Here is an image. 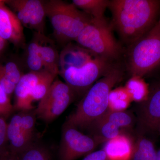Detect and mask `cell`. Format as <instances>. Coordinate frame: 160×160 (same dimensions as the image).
Masks as SVG:
<instances>
[{
    "label": "cell",
    "mask_w": 160,
    "mask_h": 160,
    "mask_svg": "<svg viewBox=\"0 0 160 160\" xmlns=\"http://www.w3.org/2000/svg\"><path fill=\"white\" fill-rule=\"evenodd\" d=\"M75 41L97 56L109 62L117 58L121 52L119 45L106 19L92 18Z\"/></svg>",
    "instance_id": "obj_5"
},
{
    "label": "cell",
    "mask_w": 160,
    "mask_h": 160,
    "mask_svg": "<svg viewBox=\"0 0 160 160\" xmlns=\"http://www.w3.org/2000/svg\"><path fill=\"white\" fill-rule=\"evenodd\" d=\"M158 131L160 133V124L159 125L158 127Z\"/></svg>",
    "instance_id": "obj_33"
},
{
    "label": "cell",
    "mask_w": 160,
    "mask_h": 160,
    "mask_svg": "<svg viewBox=\"0 0 160 160\" xmlns=\"http://www.w3.org/2000/svg\"><path fill=\"white\" fill-rule=\"evenodd\" d=\"M46 70L41 72L30 71L23 74L16 86L14 90L15 102L14 110L29 111L34 107L30 104L29 98L33 88L47 72Z\"/></svg>",
    "instance_id": "obj_10"
},
{
    "label": "cell",
    "mask_w": 160,
    "mask_h": 160,
    "mask_svg": "<svg viewBox=\"0 0 160 160\" xmlns=\"http://www.w3.org/2000/svg\"><path fill=\"white\" fill-rule=\"evenodd\" d=\"M0 86L6 94L10 97L14 92L16 85L7 79L0 69Z\"/></svg>",
    "instance_id": "obj_28"
},
{
    "label": "cell",
    "mask_w": 160,
    "mask_h": 160,
    "mask_svg": "<svg viewBox=\"0 0 160 160\" xmlns=\"http://www.w3.org/2000/svg\"><path fill=\"white\" fill-rule=\"evenodd\" d=\"M101 118L113 123L121 130L131 129L135 122L133 115L126 111H107Z\"/></svg>",
    "instance_id": "obj_23"
},
{
    "label": "cell",
    "mask_w": 160,
    "mask_h": 160,
    "mask_svg": "<svg viewBox=\"0 0 160 160\" xmlns=\"http://www.w3.org/2000/svg\"><path fill=\"white\" fill-rule=\"evenodd\" d=\"M75 96L67 84L56 78L35 109L37 117L45 123L52 122L66 110Z\"/></svg>",
    "instance_id": "obj_6"
},
{
    "label": "cell",
    "mask_w": 160,
    "mask_h": 160,
    "mask_svg": "<svg viewBox=\"0 0 160 160\" xmlns=\"http://www.w3.org/2000/svg\"><path fill=\"white\" fill-rule=\"evenodd\" d=\"M97 57L79 45L68 44L60 54L59 72L68 68H80Z\"/></svg>",
    "instance_id": "obj_13"
},
{
    "label": "cell",
    "mask_w": 160,
    "mask_h": 160,
    "mask_svg": "<svg viewBox=\"0 0 160 160\" xmlns=\"http://www.w3.org/2000/svg\"><path fill=\"white\" fill-rule=\"evenodd\" d=\"M5 40L0 37V51L4 48L5 46Z\"/></svg>",
    "instance_id": "obj_31"
},
{
    "label": "cell",
    "mask_w": 160,
    "mask_h": 160,
    "mask_svg": "<svg viewBox=\"0 0 160 160\" xmlns=\"http://www.w3.org/2000/svg\"><path fill=\"white\" fill-rule=\"evenodd\" d=\"M109 1L107 0H73L72 3L78 9L97 20L105 19L104 13L108 7Z\"/></svg>",
    "instance_id": "obj_18"
},
{
    "label": "cell",
    "mask_w": 160,
    "mask_h": 160,
    "mask_svg": "<svg viewBox=\"0 0 160 160\" xmlns=\"http://www.w3.org/2000/svg\"><path fill=\"white\" fill-rule=\"evenodd\" d=\"M132 102L125 86L112 89L109 95L108 111H125Z\"/></svg>",
    "instance_id": "obj_21"
},
{
    "label": "cell",
    "mask_w": 160,
    "mask_h": 160,
    "mask_svg": "<svg viewBox=\"0 0 160 160\" xmlns=\"http://www.w3.org/2000/svg\"><path fill=\"white\" fill-rule=\"evenodd\" d=\"M0 160H18V158L16 156L12 154L8 149L0 154Z\"/></svg>",
    "instance_id": "obj_30"
},
{
    "label": "cell",
    "mask_w": 160,
    "mask_h": 160,
    "mask_svg": "<svg viewBox=\"0 0 160 160\" xmlns=\"http://www.w3.org/2000/svg\"><path fill=\"white\" fill-rule=\"evenodd\" d=\"M0 69L7 79L16 86L22 76L17 66L12 62L7 63L4 67H0Z\"/></svg>",
    "instance_id": "obj_25"
},
{
    "label": "cell",
    "mask_w": 160,
    "mask_h": 160,
    "mask_svg": "<svg viewBox=\"0 0 160 160\" xmlns=\"http://www.w3.org/2000/svg\"><path fill=\"white\" fill-rule=\"evenodd\" d=\"M134 143L125 132L106 142L103 149L109 160H132Z\"/></svg>",
    "instance_id": "obj_14"
},
{
    "label": "cell",
    "mask_w": 160,
    "mask_h": 160,
    "mask_svg": "<svg viewBox=\"0 0 160 160\" xmlns=\"http://www.w3.org/2000/svg\"><path fill=\"white\" fill-rule=\"evenodd\" d=\"M123 72L112 66L104 76L87 91L74 112L69 115L65 124L79 129H86L92 122L108 110L110 91L123 77Z\"/></svg>",
    "instance_id": "obj_2"
},
{
    "label": "cell",
    "mask_w": 160,
    "mask_h": 160,
    "mask_svg": "<svg viewBox=\"0 0 160 160\" xmlns=\"http://www.w3.org/2000/svg\"><path fill=\"white\" fill-rule=\"evenodd\" d=\"M110 62L97 57L80 68H68L59 74L75 94H85L97 80L112 68Z\"/></svg>",
    "instance_id": "obj_7"
},
{
    "label": "cell",
    "mask_w": 160,
    "mask_h": 160,
    "mask_svg": "<svg viewBox=\"0 0 160 160\" xmlns=\"http://www.w3.org/2000/svg\"><path fill=\"white\" fill-rule=\"evenodd\" d=\"M16 156L18 160H53L49 149L34 142Z\"/></svg>",
    "instance_id": "obj_22"
},
{
    "label": "cell",
    "mask_w": 160,
    "mask_h": 160,
    "mask_svg": "<svg viewBox=\"0 0 160 160\" xmlns=\"http://www.w3.org/2000/svg\"><path fill=\"white\" fill-rule=\"evenodd\" d=\"M108 7L121 38L131 45L151 30L160 11L158 0H112Z\"/></svg>",
    "instance_id": "obj_1"
},
{
    "label": "cell",
    "mask_w": 160,
    "mask_h": 160,
    "mask_svg": "<svg viewBox=\"0 0 160 160\" xmlns=\"http://www.w3.org/2000/svg\"><path fill=\"white\" fill-rule=\"evenodd\" d=\"M57 75L47 72L32 91L29 100L30 104L34 101H40L47 93Z\"/></svg>",
    "instance_id": "obj_24"
},
{
    "label": "cell",
    "mask_w": 160,
    "mask_h": 160,
    "mask_svg": "<svg viewBox=\"0 0 160 160\" xmlns=\"http://www.w3.org/2000/svg\"><path fill=\"white\" fill-rule=\"evenodd\" d=\"M41 34L36 32L27 49V65L31 71L41 72L46 70L40 51Z\"/></svg>",
    "instance_id": "obj_20"
},
{
    "label": "cell",
    "mask_w": 160,
    "mask_h": 160,
    "mask_svg": "<svg viewBox=\"0 0 160 160\" xmlns=\"http://www.w3.org/2000/svg\"><path fill=\"white\" fill-rule=\"evenodd\" d=\"M155 160H160V149L156 152Z\"/></svg>",
    "instance_id": "obj_32"
},
{
    "label": "cell",
    "mask_w": 160,
    "mask_h": 160,
    "mask_svg": "<svg viewBox=\"0 0 160 160\" xmlns=\"http://www.w3.org/2000/svg\"><path fill=\"white\" fill-rule=\"evenodd\" d=\"M156 152L151 140L139 132L134 143L132 160H155Z\"/></svg>",
    "instance_id": "obj_19"
},
{
    "label": "cell",
    "mask_w": 160,
    "mask_h": 160,
    "mask_svg": "<svg viewBox=\"0 0 160 160\" xmlns=\"http://www.w3.org/2000/svg\"><path fill=\"white\" fill-rule=\"evenodd\" d=\"M40 51L45 70L58 75L60 54L53 43L44 34H41Z\"/></svg>",
    "instance_id": "obj_16"
},
{
    "label": "cell",
    "mask_w": 160,
    "mask_h": 160,
    "mask_svg": "<svg viewBox=\"0 0 160 160\" xmlns=\"http://www.w3.org/2000/svg\"><path fill=\"white\" fill-rule=\"evenodd\" d=\"M7 126L6 119L0 117V154L8 149Z\"/></svg>",
    "instance_id": "obj_27"
},
{
    "label": "cell",
    "mask_w": 160,
    "mask_h": 160,
    "mask_svg": "<svg viewBox=\"0 0 160 160\" xmlns=\"http://www.w3.org/2000/svg\"><path fill=\"white\" fill-rule=\"evenodd\" d=\"M0 37L14 44L24 42L23 26L12 12L0 4Z\"/></svg>",
    "instance_id": "obj_12"
},
{
    "label": "cell",
    "mask_w": 160,
    "mask_h": 160,
    "mask_svg": "<svg viewBox=\"0 0 160 160\" xmlns=\"http://www.w3.org/2000/svg\"><path fill=\"white\" fill-rule=\"evenodd\" d=\"M86 129L89 130L90 135L98 139L102 144L125 132L113 123L101 118L92 122Z\"/></svg>",
    "instance_id": "obj_15"
},
{
    "label": "cell",
    "mask_w": 160,
    "mask_h": 160,
    "mask_svg": "<svg viewBox=\"0 0 160 160\" xmlns=\"http://www.w3.org/2000/svg\"><path fill=\"white\" fill-rule=\"evenodd\" d=\"M158 22H159L160 24V17L159 20L158 21Z\"/></svg>",
    "instance_id": "obj_34"
},
{
    "label": "cell",
    "mask_w": 160,
    "mask_h": 160,
    "mask_svg": "<svg viewBox=\"0 0 160 160\" xmlns=\"http://www.w3.org/2000/svg\"><path fill=\"white\" fill-rule=\"evenodd\" d=\"M7 136L8 149L16 156L34 142V136L29 134L22 126L20 112L15 114L8 123Z\"/></svg>",
    "instance_id": "obj_11"
},
{
    "label": "cell",
    "mask_w": 160,
    "mask_h": 160,
    "mask_svg": "<svg viewBox=\"0 0 160 160\" xmlns=\"http://www.w3.org/2000/svg\"><path fill=\"white\" fill-rule=\"evenodd\" d=\"M14 110L10 98L0 86V117L6 119Z\"/></svg>",
    "instance_id": "obj_26"
},
{
    "label": "cell",
    "mask_w": 160,
    "mask_h": 160,
    "mask_svg": "<svg viewBox=\"0 0 160 160\" xmlns=\"http://www.w3.org/2000/svg\"><path fill=\"white\" fill-rule=\"evenodd\" d=\"M102 143L90 135L64 123L58 150L59 160H76L94 151Z\"/></svg>",
    "instance_id": "obj_8"
},
{
    "label": "cell",
    "mask_w": 160,
    "mask_h": 160,
    "mask_svg": "<svg viewBox=\"0 0 160 160\" xmlns=\"http://www.w3.org/2000/svg\"><path fill=\"white\" fill-rule=\"evenodd\" d=\"M138 114L139 132L158 131L160 124V81L150 88L148 98L140 103Z\"/></svg>",
    "instance_id": "obj_9"
},
{
    "label": "cell",
    "mask_w": 160,
    "mask_h": 160,
    "mask_svg": "<svg viewBox=\"0 0 160 160\" xmlns=\"http://www.w3.org/2000/svg\"><path fill=\"white\" fill-rule=\"evenodd\" d=\"M44 9L58 38L75 40L92 18L79 10L72 3L61 0L43 2Z\"/></svg>",
    "instance_id": "obj_3"
},
{
    "label": "cell",
    "mask_w": 160,
    "mask_h": 160,
    "mask_svg": "<svg viewBox=\"0 0 160 160\" xmlns=\"http://www.w3.org/2000/svg\"><path fill=\"white\" fill-rule=\"evenodd\" d=\"M82 160H109L103 149L93 151L86 156Z\"/></svg>",
    "instance_id": "obj_29"
},
{
    "label": "cell",
    "mask_w": 160,
    "mask_h": 160,
    "mask_svg": "<svg viewBox=\"0 0 160 160\" xmlns=\"http://www.w3.org/2000/svg\"><path fill=\"white\" fill-rule=\"evenodd\" d=\"M127 67L132 76L143 77L160 64V24L131 44L127 54Z\"/></svg>",
    "instance_id": "obj_4"
},
{
    "label": "cell",
    "mask_w": 160,
    "mask_h": 160,
    "mask_svg": "<svg viewBox=\"0 0 160 160\" xmlns=\"http://www.w3.org/2000/svg\"><path fill=\"white\" fill-rule=\"evenodd\" d=\"M125 87L132 102L141 103L148 98L150 87L142 77L132 76L127 81Z\"/></svg>",
    "instance_id": "obj_17"
}]
</instances>
